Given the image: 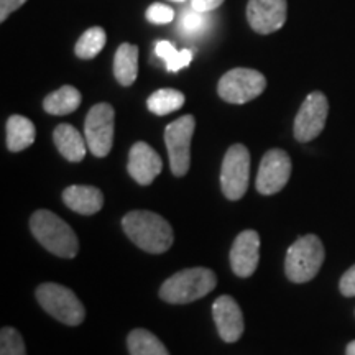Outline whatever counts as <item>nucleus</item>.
Wrapping results in <instances>:
<instances>
[{
	"mask_svg": "<svg viewBox=\"0 0 355 355\" xmlns=\"http://www.w3.org/2000/svg\"><path fill=\"white\" fill-rule=\"evenodd\" d=\"M114 117L112 105L107 102H101L89 110L84 122V137H86L87 148L94 157H107L114 144Z\"/></svg>",
	"mask_w": 355,
	"mask_h": 355,
	"instance_id": "nucleus-8",
	"label": "nucleus"
},
{
	"mask_svg": "<svg viewBox=\"0 0 355 355\" xmlns=\"http://www.w3.org/2000/svg\"><path fill=\"white\" fill-rule=\"evenodd\" d=\"M30 230L35 239L51 254L63 259H74L78 255V235L55 212L46 209L33 212V216L30 217Z\"/></svg>",
	"mask_w": 355,
	"mask_h": 355,
	"instance_id": "nucleus-2",
	"label": "nucleus"
},
{
	"mask_svg": "<svg viewBox=\"0 0 355 355\" xmlns=\"http://www.w3.org/2000/svg\"><path fill=\"white\" fill-rule=\"evenodd\" d=\"M209 26V13L198 12L193 7L188 12H184V15L181 17L180 21V30L186 35H201L204 30Z\"/></svg>",
	"mask_w": 355,
	"mask_h": 355,
	"instance_id": "nucleus-25",
	"label": "nucleus"
},
{
	"mask_svg": "<svg viewBox=\"0 0 355 355\" xmlns=\"http://www.w3.org/2000/svg\"><path fill=\"white\" fill-rule=\"evenodd\" d=\"M37 128L30 119L24 115H12L7 121V148L10 152H24L33 145Z\"/></svg>",
	"mask_w": 355,
	"mask_h": 355,
	"instance_id": "nucleus-19",
	"label": "nucleus"
},
{
	"mask_svg": "<svg viewBox=\"0 0 355 355\" xmlns=\"http://www.w3.org/2000/svg\"><path fill=\"white\" fill-rule=\"evenodd\" d=\"M212 316H214L217 332L224 343H237L245 329L243 314L241 306L237 304L232 296H219L212 306Z\"/></svg>",
	"mask_w": 355,
	"mask_h": 355,
	"instance_id": "nucleus-14",
	"label": "nucleus"
},
{
	"mask_svg": "<svg viewBox=\"0 0 355 355\" xmlns=\"http://www.w3.org/2000/svg\"><path fill=\"white\" fill-rule=\"evenodd\" d=\"M324 245L318 235L308 234L293 242L285 260L286 277L293 283L311 282L324 263Z\"/></svg>",
	"mask_w": 355,
	"mask_h": 355,
	"instance_id": "nucleus-4",
	"label": "nucleus"
},
{
	"mask_svg": "<svg viewBox=\"0 0 355 355\" xmlns=\"http://www.w3.org/2000/svg\"><path fill=\"white\" fill-rule=\"evenodd\" d=\"M26 0H0V21H6L10 13L25 6Z\"/></svg>",
	"mask_w": 355,
	"mask_h": 355,
	"instance_id": "nucleus-29",
	"label": "nucleus"
},
{
	"mask_svg": "<svg viewBox=\"0 0 355 355\" xmlns=\"http://www.w3.org/2000/svg\"><path fill=\"white\" fill-rule=\"evenodd\" d=\"M224 0H191V7L198 12H204V13H209L216 8H219Z\"/></svg>",
	"mask_w": 355,
	"mask_h": 355,
	"instance_id": "nucleus-30",
	"label": "nucleus"
},
{
	"mask_svg": "<svg viewBox=\"0 0 355 355\" xmlns=\"http://www.w3.org/2000/svg\"><path fill=\"white\" fill-rule=\"evenodd\" d=\"M196 121L193 115H183L168 123L165 128V144L170 155L171 173L178 178L184 176L191 165V140H193Z\"/></svg>",
	"mask_w": 355,
	"mask_h": 355,
	"instance_id": "nucleus-9",
	"label": "nucleus"
},
{
	"mask_svg": "<svg viewBox=\"0 0 355 355\" xmlns=\"http://www.w3.org/2000/svg\"><path fill=\"white\" fill-rule=\"evenodd\" d=\"M266 87V79L260 71L248 68L230 69L220 78L217 92L230 104H245L259 97Z\"/></svg>",
	"mask_w": 355,
	"mask_h": 355,
	"instance_id": "nucleus-6",
	"label": "nucleus"
},
{
	"mask_svg": "<svg viewBox=\"0 0 355 355\" xmlns=\"http://www.w3.org/2000/svg\"><path fill=\"white\" fill-rule=\"evenodd\" d=\"M155 53H157L158 58H162V60L165 61L166 69L171 71V73L186 68V66L193 61V53L189 50L178 51L170 42H165V40L157 43V46H155Z\"/></svg>",
	"mask_w": 355,
	"mask_h": 355,
	"instance_id": "nucleus-24",
	"label": "nucleus"
},
{
	"mask_svg": "<svg viewBox=\"0 0 355 355\" xmlns=\"http://www.w3.org/2000/svg\"><path fill=\"white\" fill-rule=\"evenodd\" d=\"M123 232L148 254H165L173 245L170 222L152 211H132L122 219Z\"/></svg>",
	"mask_w": 355,
	"mask_h": 355,
	"instance_id": "nucleus-1",
	"label": "nucleus"
},
{
	"mask_svg": "<svg viewBox=\"0 0 355 355\" xmlns=\"http://www.w3.org/2000/svg\"><path fill=\"white\" fill-rule=\"evenodd\" d=\"M173 2H184V0H173Z\"/></svg>",
	"mask_w": 355,
	"mask_h": 355,
	"instance_id": "nucleus-32",
	"label": "nucleus"
},
{
	"mask_svg": "<svg viewBox=\"0 0 355 355\" xmlns=\"http://www.w3.org/2000/svg\"><path fill=\"white\" fill-rule=\"evenodd\" d=\"M286 0H248L247 20L260 35L278 32L286 21Z\"/></svg>",
	"mask_w": 355,
	"mask_h": 355,
	"instance_id": "nucleus-12",
	"label": "nucleus"
},
{
	"mask_svg": "<svg viewBox=\"0 0 355 355\" xmlns=\"http://www.w3.org/2000/svg\"><path fill=\"white\" fill-rule=\"evenodd\" d=\"M345 352H347V355H355V340H352V343L347 345V350H345Z\"/></svg>",
	"mask_w": 355,
	"mask_h": 355,
	"instance_id": "nucleus-31",
	"label": "nucleus"
},
{
	"mask_svg": "<svg viewBox=\"0 0 355 355\" xmlns=\"http://www.w3.org/2000/svg\"><path fill=\"white\" fill-rule=\"evenodd\" d=\"M0 355H26L24 337L13 327H3L0 332Z\"/></svg>",
	"mask_w": 355,
	"mask_h": 355,
	"instance_id": "nucleus-26",
	"label": "nucleus"
},
{
	"mask_svg": "<svg viewBox=\"0 0 355 355\" xmlns=\"http://www.w3.org/2000/svg\"><path fill=\"white\" fill-rule=\"evenodd\" d=\"M250 178V153L247 146L232 145L225 153L220 168V186L224 196L239 201L247 193Z\"/></svg>",
	"mask_w": 355,
	"mask_h": 355,
	"instance_id": "nucleus-7",
	"label": "nucleus"
},
{
	"mask_svg": "<svg viewBox=\"0 0 355 355\" xmlns=\"http://www.w3.org/2000/svg\"><path fill=\"white\" fill-rule=\"evenodd\" d=\"M105 42H107V35H105L104 28L92 26V28L86 30L81 35V38L78 40L74 53L81 60H92V58H96L102 51V48L105 46Z\"/></svg>",
	"mask_w": 355,
	"mask_h": 355,
	"instance_id": "nucleus-23",
	"label": "nucleus"
},
{
	"mask_svg": "<svg viewBox=\"0 0 355 355\" xmlns=\"http://www.w3.org/2000/svg\"><path fill=\"white\" fill-rule=\"evenodd\" d=\"M37 300L48 314L68 326H79L86 318V309L74 291L58 283L40 285L37 288Z\"/></svg>",
	"mask_w": 355,
	"mask_h": 355,
	"instance_id": "nucleus-5",
	"label": "nucleus"
},
{
	"mask_svg": "<svg viewBox=\"0 0 355 355\" xmlns=\"http://www.w3.org/2000/svg\"><path fill=\"white\" fill-rule=\"evenodd\" d=\"M163 162L159 155L145 141H137L128 153V175L141 186L152 184L162 173Z\"/></svg>",
	"mask_w": 355,
	"mask_h": 355,
	"instance_id": "nucleus-15",
	"label": "nucleus"
},
{
	"mask_svg": "<svg viewBox=\"0 0 355 355\" xmlns=\"http://www.w3.org/2000/svg\"><path fill=\"white\" fill-rule=\"evenodd\" d=\"M53 139H55V145L63 157L68 162L79 163L83 162V158L86 157V146L87 141L84 140V137L79 133L76 128L69 123H61L55 128L53 133Z\"/></svg>",
	"mask_w": 355,
	"mask_h": 355,
	"instance_id": "nucleus-17",
	"label": "nucleus"
},
{
	"mask_svg": "<svg viewBox=\"0 0 355 355\" xmlns=\"http://www.w3.org/2000/svg\"><path fill=\"white\" fill-rule=\"evenodd\" d=\"M329 114V102L322 92H311L301 104L295 119V137L301 144L314 140L324 130Z\"/></svg>",
	"mask_w": 355,
	"mask_h": 355,
	"instance_id": "nucleus-10",
	"label": "nucleus"
},
{
	"mask_svg": "<svg viewBox=\"0 0 355 355\" xmlns=\"http://www.w3.org/2000/svg\"><path fill=\"white\" fill-rule=\"evenodd\" d=\"M291 176V158L285 150L273 148L261 158L259 175H257V191L265 196L277 194L285 188Z\"/></svg>",
	"mask_w": 355,
	"mask_h": 355,
	"instance_id": "nucleus-11",
	"label": "nucleus"
},
{
	"mask_svg": "<svg viewBox=\"0 0 355 355\" xmlns=\"http://www.w3.org/2000/svg\"><path fill=\"white\" fill-rule=\"evenodd\" d=\"M127 345L130 355H170L165 344L146 329H133L127 337Z\"/></svg>",
	"mask_w": 355,
	"mask_h": 355,
	"instance_id": "nucleus-21",
	"label": "nucleus"
},
{
	"mask_svg": "<svg viewBox=\"0 0 355 355\" xmlns=\"http://www.w3.org/2000/svg\"><path fill=\"white\" fill-rule=\"evenodd\" d=\"M146 19L157 25L170 24V21L175 19V10H173L171 7L165 6V3H153V6L146 10Z\"/></svg>",
	"mask_w": 355,
	"mask_h": 355,
	"instance_id": "nucleus-27",
	"label": "nucleus"
},
{
	"mask_svg": "<svg viewBox=\"0 0 355 355\" xmlns=\"http://www.w3.org/2000/svg\"><path fill=\"white\" fill-rule=\"evenodd\" d=\"M184 104V94L176 89H158L146 101L150 112L155 115H168L181 109Z\"/></svg>",
	"mask_w": 355,
	"mask_h": 355,
	"instance_id": "nucleus-22",
	"label": "nucleus"
},
{
	"mask_svg": "<svg viewBox=\"0 0 355 355\" xmlns=\"http://www.w3.org/2000/svg\"><path fill=\"white\" fill-rule=\"evenodd\" d=\"M217 285L216 273L204 266L181 270L165 279L159 288V298L170 304H186L204 298Z\"/></svg>",
	"mask_w": 355,
	"mask_h": 355,
	"instance_id": "nucleus-3",
	"label": "nucleus"
},
{
	"mask_svg": "<svg viewBox=\"0 0 355 355\" xmlns=\"http://www.w3.org/2000/svg\"><path fill=\"white\" fill-rule=\"evenodd\" d=\"M260 235L255 230H243L237 235L230 248V266L241 278H248L255 273L260 260Z\"/></svg>",
	"mask_w": 355,
	"mask_h": 355,
	"instance_id": "nucleus-13",
	"label": "nucleus"
},
{
	"mask_svg": "<svg viewBox=\"0 0 355 355\" xmlns=\"http://www.w3.org/2000/svg\"><path fill=\"white\" fill-rule=\"evenodd\" d=\"M81 101L83 96L76 87L63 86L46 96V99L43 101V107L51 115H68L81 105Z\"/></svg>",
	"mask_w": 355,
	"mask_h": 355,
	"instance_id": "nucleus-20",
	"label": "nucleus"
},
{
	"mask_svg": "<svg viewBox=\"0 0 355 355\" xmlns=\"http://www.w3.org/2000/svg\"><path fill=\"white\" fill-rule=\"evenodd\" d=\"M63 201L78 214L92 216L104 206V194L94 186H69L63 191Z\"/></svg>",
	"mask_w": 355,
	"mask_h": 355,
	"instance_id": "nucleus-16",
	"label": "nucleus"
},
{
	"mask_svg": "<svg viewBox=\"0 0 355 355\" xmlns=\"http://www.w3.org/2000/svg\"><path fill=\"white\" fill-rule=\"evenodd\" d=\"M339 290L344 296H347V298L355 296V265L350 266L347 272L343 275L339 283Z\"/></svg>",
	"mask_w": 355,
	"mask_h": 355,
	"instance_id": "nucleus-28",
	"label": "nucleus"
},
{
	"mask_svg": "<svg viewBox=\"0 0 355 355\" xmlns=\"http://www.w3.org/2000/svg\"><path fill=\"white\" fill-rule=\"evenodd\" d=\"M115 79L122 86H132L139 76V48L135 44L122 43L114 58Z\"/></svg>",
	"mask_w": 355,
	"mask_h": 355,
	"instance_id": "nucleus-18",
	"label": "nucleus"
}]
</instances>
